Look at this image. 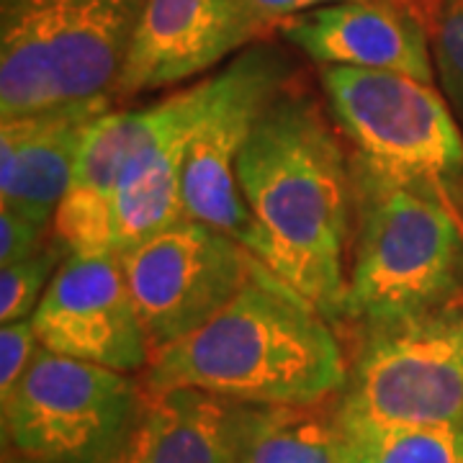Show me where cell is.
<instances>
[{
    "label": "cell",
    "instance_id": "obj_9",
    "mask_svg": "<svg viewBox=\"0 0 463 463\" xmlns=\"http://www.w3.org/2000/svg\"><path fill=\"white\" fill-rule=\"evenodd\" d=\"M118 258L152 350L203 327L265 268L237 240L188 216Z\"/></svg>",
    "mask_w": 463,
    "mask_h": 463
},
{
    "label": "cell",
    "instance_id": "obj_23",
    "mask_svg": "<svg viewBox=\"0 0 463 463\" xmlns=\"http://www.w3.org/2000/svg\"><path fill=\"white\" fill-rule=\"evenodd\" d=\"M443 3H446V0H404V5H407L414 16L425 24V29H428V32L432 29L435 16H438V11H440V5H443Z\"/></svg>",
    "mask_w": 463,
    "mask_h": 463
},
{
    "label": "cell",
    "instance_id": "obj_8",
    "mask_svg": "<svg viewBox=\"0 0 463 463\" xmlns=\"http://www.w3.org/2000/svg\"><path fill=\"white\" fill-rule=\"evenodd\" d=\"M291 83V62L270 44H252L224 67V88L201 121L183 165V212L224 232L276 273L279 255L237 178V157L255 118Z\"/></svg>",
    "mask_w": 463,
    "mask_h": 463
},
{
    "label": "cell",
    "instance_id": "obj_21",
    "mask_svg": "<svg viewBox=\"0 0 463 463\" xmlns=\"http://www.w3.org/2000/svg\"><path fill=\"white\" fill-rule=\"evenodd\" d=\"M52 227H42L26 216L0 206V265H11L44 248Z\"/></svg>",
    "mask_w": 463,
    "mask_h": 463
},
{
    "label": "cell",
    "instance_id": "obj_22",
    "mask_svg": "<svg viewBox=\"0 0 463 463\" xmlns=\"http://www.w3.org/2000/svg\"><path fill=\"white\" fill-rule=\"evenodd\" d=\"M252 3L258 5V11H260L273 26H279L286 18L304 14V11H312V8L330 5V3H340V0H252Z\"/></svg>",
    "mask_w": 463,
    "mask_h": 463
},
{
    "label": "cell",
    "instance_id": "obj_6",
    "mask_svg": "<svg viewBox=\"0 0 463 463\" xmlns=\"http://www.w3.org/2000/svg\"><path fill=\"white\" fill-rule=\"evenodd\" d=\"M345 412L392 422H463V301L422 315L355 325Z\"/></svg>",
    "mask_w": 463,
    "mask_h": 463
},
{
    "label": "cell",
    "instance_id": "obj_24",
    "mask_svg": "<svg viewBox=\"0 0 463 463\" xmlns=\"http://www.w3.org/2000/svg\"><path fill=\"white\" fill-rule=\"evenodd\" d=\"M3 463H36V461L26 458V456H21V453H16L14 448H5V453H3Z\"/></svg>",
    "mask_w": 463,
    "mask_h": 463
},
{
    "label": "cell",
    "instance_id": "obj_4",
    "mask_svg": "<svg viewBox=\"0 0 463 463\" xmlns=\"http://www.w3.org/2000/svg\"><path fill=\"white\" fill-rule=\"evenodd\" d=\"M145 0H0V114L114 96Z\"/></svg>",
    "mask_w": 463,
    "mask_h": 463
},
{
    "label": "cell",
    "instance_id": "obj_11",
    "mask_svg": "<svg viewBox=\"0 0 463 463\" xmlns=\"http://www.w3.org/2000/svg\"><path fill=\"white\" fill-rule=\"evenodd\" d=\"M270 29L252 0H145L114 99L185 83Z\"/></svg>",
    "mask_w": 463,
    "mask_h": 463
},
{
    "label": "cell",
    "instance_id": "obj_20",
    "mask_svg": "<svg viewBox=\"0 0 463 463\" xmlns=\"http://www.w3.org/2000/svg\"><path fill=\"white\" fill-rule=\"evenodd\" d=\"M39 345L42 343H39L32 317L3 325L0 330V399L3 402H8L16 392Z\"/></svg>",
    "mask_w": 463,
    "mask_h": 463
},
{
    "label": "cell",
    "instance_id": "obj_7",
    "mask_svg": "<svg viewBox=\"0 0 463 463\" xmlns=\"http://www.w3.org/2000/svg\"><path fill=\"white\" fill-rule=\"evenodd\" d=\"M142 394L129 373L39 345L3 402V440L36 463H109L132 430Z\"/></svg>",
    "mask_w": 463,
    "mask_h": 463
},
{
    "label": "cell",
    "instance_id": "obj_2",
    "mask_svg": "<svg viewBox=\"0 0 463 463\" xmlns=\"http://www.w3.org/2000/svg\"><path fill=\"white\" fill-rule=\"evenodd\" d=\"M345 376L330 319L263 268L203 327L152 350L139 383L242 404H319L343 392Z\"/></svg>",
    "mask_w": 463,
    "mask_h": 463
},
{
    "label": "cell",
    "instance_id": "obj_10",
    "mask_svg": "<svg viewBox=\"0 0 463 463\" xmlns=\"http://www.w3.org/2000/svg\"><path fill=\"white\" fill-rule=\"evenodd\" d=\"M32 319L39 343L52 353L121 373L149 364L147 330L114 252H70Z\"/></svg>",
    "mask_w": 463,
    "mask_h": 463
},
{
    "label": "cell",
    "instance_id": "obj_17",
    "mask_svg": "<svg viewBox=\"0 0 463 463\" xmlns=\"http://www.w3.org/2000/svg\"><path fill=\"white\" fill-rule=\"evenodd\" d=\"M337 463H463V422L417 425L345 412L335 402Z\"/></svg>",
    "mask_w": 463,
    "mask_h": 463
},
{
    "label": "cell",
    "instance_id": "obj_14",
    "mask_svg": "<svg viewBox=\"0 0 463 463\" xmlns=\"http://www.w3.org/2000/svg\"><path fill=\"white\" fill-rule=\"evenodd\" d=\"M224 88V67L199 80V96L167 129L152 137L124 165L109 203V242L114 255L181 222L183 165L201 121L214 109Z\"/></svg>",
    "mask_w": 463,
    "mask_h": 463
},
{
    "label": "cell",
    "instance_id": "obj_25",
    "mask_svg": "<svg viewBox=\"0 0 463 463\" xmlns=\"http://www.w3.org/2000/svg\"><path fill=\"white\" fill-rule=\"evenodd\" d=\"M394 3H399V5H404V0H394ZM404 8H407V5H404ZM407 11H410V8H407Z\"/></svg>",
    "mask_w": 463,
    "mask_h": 463
},
{
    "label": "cell",
    "instance_id": "obj_12",
    "mask_svg": "<svg viewBox=\"0 0 463 463\" xmlns=\"http://www.w3.org/2000/svg\"><path fill=\"white\" fill-rule=\"evenodd\" d=\"M317 65L389 70L435 85L430 32L394 0H340L279 24Z\"/></svg>",
    "mask_w": 463,
    "mask_h": 463
},
{
    "label": "cell",
    "instance_id": "obj_3",
    "mask_svg": "<svg viewBox=\"0 0 463 463\" xmlns=\"http://www.w3.org/2000/svg\"><path fill=\"white\" fill-rule=\"evenodd\" d=\"M353 265L345 319L353 327L463 301V222L450 196L350 157Z\"/></svg>",
    "mask_w": 463,
    "mask_h": 463
},
{
    "label": "cell",
    "instance_id": "obj_1",
    "mask_svg": "<svg viewBox=\"0 0 463 463\" xmlns=\"http://www.w3.org/2000/svg\"><path fill=\"white\" fill-rule=\"evenodd\" d=\"M245 201L276 248V276L332 325L345 319L343 260L353 227V170L319 106L283 88L237 157Z\"/></svg>",
    "mask_w": 463,
    "mask_h": 463
},
{
    "label": "cell",
    "instance_id": "obj_5",
    "mask_svg": "<svg viewBox=\"0 0 463 463\" xmlns=\"http://www.w3.org/2000/svg\"><path fill=\"white\" fill-rule=\"evenodd\" d=\"M319 80L335 124L358 157L399 178L430 183L461 203L463 134L435 85L343 65L322 67Z\"/></svg>",
    "mask_w": 463,
    "mask_h": 463
},
{
    "label": "cell",
    "instance_id": "obj_15",
    "mask_svg": "<svg viewBox=\"0 0 463 463\" xmlns=\"http://www.w3.org/2000/svg\"><path fill=\"white\" fill-rule=\"evenodd\" d=\"M124 446L109 463H234L227 399L199 389H145Z\"/></svg>",
    "mask_w": 463,
    "mask_h": 463
},
{
    "label": "cell",
    "instance_id": "obj_16",
    "mask_svg": "<svg viewBox=\"0 0 463 463\" xmlns=\"http://www.w3.org/2000/svg\"><path fill=\"white\" fill-rule=\"evenodd\" d=\"M234 463H337L335 399L230 407Z\"/></svg>",
    "mask_w": 463,
    "mask_h": 463
},
{
    "label": "cell",
    "instance_id": "obj_19",
    "mask_svg": "<svg viewBox=\"0 0 463 463\" xmlns=\"http://www.w3.org/2000/svg\"><path fill=\"white\" fill-rule=\"evenodd\" d=\"M435 70L448 103L463 116V0H446L430 29Z\"/></svg>",
    "mask_w": 463,
    "mask_h": 463
},
{
    "label": "cell",
    "instance_id": "obj_18",
    "mask_svg": "<svg viewBox=\"0 0 463 463\" xmlns=\"http://www.w3.org/2000/svg\"><path fill=\"white\" fill-rule=\"evenodd\" d=\"M65 258L67 250L52 237L39 252L0 268V322L3 325L33 317L39 301L47 294L52 279Z\"/></svg>",
    "mask_w": 463,
    "mask_h": 463
},
{
    "label": "cell",
    "instance_id": "obj_13",
    "mask_svg": "<svg viewBox=\"0 0 463 463\" xmlns=\"http://www.w3.org/2000/svg\"><path fill=\"white\" fill-rule=\"evenodd\" d=\"M114 96L70 100L3 118L0 206L52 227L93 121L111 111Z\"/></svg>",
    "mask_w": 463,
    "mask_h": 463
}]
</instances>
